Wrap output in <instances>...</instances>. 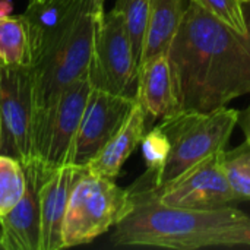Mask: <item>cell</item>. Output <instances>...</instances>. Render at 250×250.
Masks as SVG:
<instances>
[{
	"instance_id": "cell-20",
	"label": "cell",
	"mask_w": 250,
	"mask_h": 250,
	"mask_svg": "<svg viewBox=\"0 0 250 250\" xmlns=\"http://www.w3.org/2000/svg\"><path fill=\"white\" fill-rule=\"evenodd\" d=\"M224 170L237 201H250V142L224 151Z\"/></svg>"
},
{
	"instance_id": "cell-2",
	"label": "cell",
	"mask_w": 250,
	"mask_h": 250,
	"mask_svg": "<svg viewBox=\"0 0 250 250\" xmlns=\"http://www.w3.org/2000/svg\"><path fill=\"white\" fill-rule=\"evenodd\" d=\"M104 1L85 0L70 19L44 41L34 57L31 66L32 161L29 167L42 149L62 92L88 75L98 23L105 12Z\"/></svg>"
},
{
	"instance_id": "cell-19",
	"label": "cell",
	"mask_w": 250,
	"mask_h": 250,
	"mask_svg": "<svg viewBox=\"0 0 250 250\" xmlns=\"http://www.w3.org/2000/svg\"><path fill=\"white\" fill-rule=\"evenodd\" d=\"M26 190V173L15 157L0 154V217L13 209Z\"/></svg>"
},
{
	"instance_id": "cell-17",
	"label": "cell",
	"mask_w": 250,
	"mask_h": 250,
	"mask_svg": "<svg viewBox=\"0 0 250 250\" xmlns=\"http://www.w3.org/2000/svg\"><path fill=\"white\" fill-rule=\"evenodd\" d=\"M141 146H142V154H144V160L146 164V171L144 173L142 177L138 179V183L146 188L155 189L166 168L170 149H171L170 138L161 123L154 126L151 130H146L141 142Z\"/></svg>"
},
{
	"instance_id": "cell-5",
	"label": "cell",
	"mask_w": 250,
	"mask_h": 250,
	"mask_svg": "<svg viewBox=\"0 0 250 250\" xmlns=\"http://www.w3.org/2000/svg\"><path fill=\"white\" fill-rule=\"evenodd\" d=\"M237 117V110L223 107L212 111H182L163 119L161 125L170 138L171 149L157 188L227 149Z\"/></svg>"
},
{
	"instance_id": "cell-23",
	"label": "cell",
	"mask_w": 250,
	"mask_h": 250,
	"mask_svg": "<svg viewBox=\"0 0 250 250\" xmlns=\"http://www.w3.org/2000/svg\"><path fill=\"white\" fill-rule=\"evenodd\" d=\"M237 125L240 126L242 132L245 133V141L250 142V103L249 105L239 113L237 117Z\"/></svg>"
},
{
	"instance_id": "cell-11",
	"label": "cell",
	"mask_w": 250,
	"mask_h": 250,
	"mask_svg": "<svg viewBox=\"0 0 250 250\" xmlns=\"http://www.w3.org/2000/svg\"><path fill=\"white\" fill-rule=\"evenodd\" d=\"M83 167L66 166L40 188L41 250L64 249L63 224L72 188Z\"/></svg>"
},
{
	"instance_id": "cell-4",
	"label": "cell",
	"mask_w": 250,
	"mask_h": 250,
	"mask_svg": "<svg viewBox=\"0 0 250 250\" xmlns=\"http://www.w3.org/2000/svg\"><path fill=\"white\" fill-rule=\"evenodd\" d=\"M129 189L82 168L75 182L63 224L64 248L86 245L116 227L132 209Z\"/></svg>"
},
{
	"instance_id": "cell-16",
	"label": "cell",
	"mask_w": 250,
	"mask_h": 250,
	"mask_svg": "<svg viewBox=\"0 0 250 250\" xmlns=\"http://www.w3.org/2000/svg\"><path fill=\"white\" fill-rule=\"evenodd\" d=\"M0 63L31 67V42L22 15L0 18Z\"/></svg>"
},
{
	"instance_id": "cell-3",
	"label": "cell",
	"mask_w": 250,
	"mask_h": 250,
	"mask_svg": "<svg viewBox=\"0 0 250 250\" xmlns=\"http://www.w3.org/2000/svg\"><path fill=\"white\" fill-rule=\"evenodd\" d=\"M133 207L114 227L111 243L117 248H158L196 250L211 248L212 237L227 226L246 217L223 207L217 209H186L161 204L152 188L135 183L127 188Z\"/></svg>"
},
{
	"instance_id": "cell-1",
	"label": "cell",
	"mask_w": 250,
	"mask_h": 250,
	"mask_svg": "<svg viewBox=\"0 0 250 250\" xmlns=\"http://www.w3.org/2000/svg\"><path fill=\"white\" fill-rule=\"evenodd\" d=\"M179 113L212 111L250 94V42L190 0L167 50Z\"/></svg>"
},
{
	"instance_id": "cell-14",
	"label": "cell",
	"mask_w": 250,
	"mask_h": 250,
	"mask_svg": "<svg viewBox=\"0 0 250 250\" xmlns=\"http://www.w3.org/2000/svg\"><path fill=\"white\" fill-rule=\"evenodd\" d=\"M146 113L138 98H135V104L122 127L113 135V138L104 145V148L85 166V168L92 174L116 180L127 158L141 145L146 133Z\"/></svg>"
},
{
	"instance_id": "cell-21",
	"label": "cell",
	"mask_w": 250,
	"mask_h": 250,
	"mask_svg": "<svg viewBox=\"0 0 250 250\" xmlns=\"http://www.w3.org/2000/svg\"><path fill=\"white\" fill-rule=\"evenodd\" d=\"M205 10L227 23L230 28L246 37V25L242 10V0H195Z\"/></svg>"
},
{
	"instance_id": "cell-12",
	"label": "cell",
	"mask_w": 250,
	"mask_h": 250,
	"mask_svg": "<svg viewBox=\"0 0 250 250\" xmlns=\"http://www.w3.org/2000/svg\"><path fill=\"white\" fill-rule=\"evenodd\" d=\"M136 98L148 119H166L179 113L177 92L167 53L142 62Z\"/></svg>"
},
{
	"instance_id": "cell-6",
	"label": "cell",
	"mask_w": 250,
	"mask_h": 250,
	"mask_svg": "<svg viewBox=\"0 0 250 250\" xmlns=\"http://www.w3.org/2000/svg\"><path fill=\"white\" fill-rule=\"evenodd\" d=\"M88 78L92 88L136 98L139 64L125 21L114 7L100 19Z\"/></svg>"
},
{
	"instance_id": "cell-25",
	"label": "cell",
	"mask_w": 250,
	"mask_h": 250,
	"mask_svg": "<svg viewBox=\"0 0 250 250\" xmlns=\"http://www.w3.org/2000/svg\"><path fill=\"white\" fill-rule=\"evenodd\" d=\"M12 12V0H0V18Z\"/></svg>"
},
{
	"instance_id": "cell-10",
	"label": "cell",
	"mask_w": 250,
	"mask_h": 250,
	"mask_svg": "<svg viewBox=\"0 0 250 250\" xmlns=\"http://www.w3.org/2000/svg\"><path fill=\"white\" fill-rule=\"evenodd\" d=\"M135 98L92 88L75 139L70 166L85 167L127 119Z\"/></svg>"
},
{
	"instance_id": "cell-27",
	"label": "cell",
	"mask_w": 250,
	"mask_h": 250,
	"mask_svg": "<svg viewBox=\"0 0 250 250\" xmlns=\"http://www.w3.org/2000/svg\"><path fill=\"white\" fill-rule=\"evenodd\" d=\"M242 1H245V0H242Z\"/></svg>"
},
{
	"instance_id": "cell-13",
	"label": "cell",
	"mask_w": 250,
	"mask_h": 250,
	"mask_svg": "<svg viewBox=\"0 0 250 250\" xmlns=\"http://www.w3.org/2000/svg\"><path fill=\"white\" fill-rule=\"evenodd\" d=\"M0 249L41 250L40 186L26 177V190L18 205L0 217Z\"/></svg>"
},
{
	"instance_id": "cell-8",
	"label": "cell",
	"mask_w": 250,
	"mask_h": 250,
	"mask_svg": "<svg viewBox=\"0 0 250 250\" xmlns=\"http://www.w3.org/2000/svg\"><path fill=\"white\" fill-rule=\"evenodd\" d=\"M0 154L15 157L23 170L32 161L31 67L0 63Z\"/></svg>"
},
{
	"instance_id": "cell-22",
	"label": "cell",
	"mask_w": 250,
	"mask_h": 250,
	"mask_svg": "<svg viewBox=\"0 0 250 250\" xmlns=\"http://www.w3.org/2000/svg\"><path fill=\"white\" fill-rule=\"evenodd\" d=\"M250 246V217L227 226L218 231L211 242V248H249Z\"/></svg>"
},
{
	"instance_id": "cell-15",
	"label": "cell",
	"mask_w": 250,
	"mask_h": 250,
	"mask_svg": "<svg viewBox=\"0 0 250 250\" xmlns=\"http://www.w3.org/2000/svg\"><path fill=\"white\" fill-rule=\"evenodd\" d=\"M185 10L183 0H149V23L142 62L167 53Z\"/></svg>"
},
{
	"instance_id": "cell-26",
	"label": "cell",
	"mask_w": 250,
	"mask_h": 250,
	"mask_svg": "<svg viewBox=\"0 0 250 250\" xmlns=\"http://www.w3.org/2000/svg\"><path fill=\"white\" fill-rule=\"evenodd\" d=\"M0 142H1V125H0Z\"/></svg>"
},
{
	"instance_id": "cell-24",
	"label": "cell",
	"mask_w": 250,
	"mask_h": 250,
	"mask_svg": "<svg viewBox=\"0 0 250 250\" xmlns=\"http://www.w3.org/2000/svg\"><path fill=\"white\" fill-rule=\"evenodd\" d=\"M242 10H243V18H245V25H246V37L250 42V0L242 1Z\"/></svg>"
},
{
	"instance_id": "cell-9",
	"label": "cell",
	"mask_w": 250,
	"mask_h": 250,
	"mask_svg": "<svg viewBox=\"0 0 250 250\" xmlns=\"http://www.w3.org/2000/svg\"><path fill=\"white\" fill-rule=\"evenodd\" d=\"M224 151L202 160L180 176L154 189L157 199L164 205L186 209L230 207L237 198L224 170Z\"/></svg>"
},
{
	"instance_id": "cell-18",
	"label": "cell",
	"mask_w": 250,
	"mask_h": 250,
	"mask_svg": "<svg viewBox=\"0 0 250 250\" xmlns=\"http://www.w3.org/2000/svg\"><path fill=\"white\" fill-rule=\"evenodd\" d=\"M114 9L125 21L135 59L141 66L149 23V0H116Z\"/></svg>"
},
{
	"instance_id": "cell-7",
	"label": "cell",
	"mask_w": 250,
	"mask_h": 250,
	"mask_svg": "<svg viewBox=\"0 0 250 250\" xmlns=\"http://www.w3.org/2000/svg\"><path fill=\"white\" fill-rule=\"evenodd\" d=\"M91 89L92 85L86 75L62 92L51 116L42 149L32 167L25 171L26 177L32 179L40 188L56 171L70 166L75 139Z\"/></svg>"
}]
</instances>
